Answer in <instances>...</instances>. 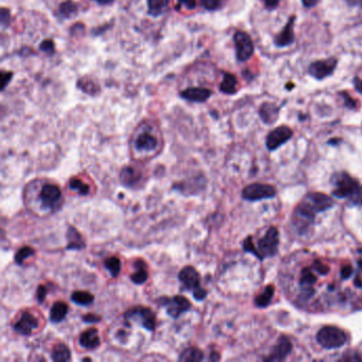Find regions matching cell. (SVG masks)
Segmentation results:
<instances>
[{
    "label": "cell",
    "mask_w": 362,
    "mask_h": 362,
    "mask_svg": "<svg viewBox=\"0 0 362 362\" xmlns=\"http://www.w3.org/2000/svg\"><path fill=\"white\" fill-rule=\"evenodd\" d=\"M333 206V201L323 192L307 194L298 204L292 214V224L299 234H305L310 230L319 212Z\"/></svg>",
    "instance_id": "obj_1"
},
{
    "label": "cell",
    "mask_w": 362,
    "mask_h": 362,
    "mask_svg": "<svg viewBox=\"0 0 362 362\" xmlns=\"http://www.w3.org/2000/svg\"><path fill=\"white\" fill-rule=\"evenodd\" d=\"M348 340L346 331L337 326H324L322 327L317 333V341L319 344L326 348V350H333L343 346Z\"/></svg>",
    "instance_id": "obj_2"
},
{
    "label": "cell",
    "mask_w": 362,
    "mask_h": 362,
    "mask_svg": "<svg viewBox=\"0 0 362 362\" xmlns=\"http://www.w3.org/2000/svg\"><path fill=\"white\" fill-rule=\"evenodd\" d=\"M279 245V233L275 226H271L268 229L263 237H261L257 245L255 246V255L260 260L267 257H272L276 255Z\"/></svg>",
    "instance_id": "obj_3"
},
{
    "label": "cell",
    "mask_w": 362,
    "mask_h": 362,
    "mask_svg": "<svg viewBox=\"0 0 362 362\" xmlns=\"http://www.w3.org/2000/svg\"><path fill=\"white\" fill-rule=\"evenodd\" d=\"M319 274L311 266L304 267L299 277L300 294L299 299L302 302H308L312 299L316 293V286L319 281Z\"/></svg>",
    "instance_id": "obj_4"
},
{
    "label": "cell",
    "mask_w": 362,
    "mask_h": 362,
    "mask_svg": "<svg viewBox=\"0 0 362 362\" xmlns=\"http://www.w3.org/2000/svg\"><path fill=\"white\" fill-rule=\"evenodd\" d=\"M331 182L334 186L332 195L340 199L352 197L360 187L358 181L346 172L333 174Z\"/></svg>",
    "instance_id": "obj_5"
},
{
    "label": "cell",
    "mask_w": 362,
    "mask_h": 362,
    "mask_svg": "<svg viewBox=\"0 0 362 362\" xmlns=\"http://www.w3.org/2000/svg\"><path fill=\"white\" fill-rule=\"evenodd\" d=\"M125 318L128 322H135L140 324L146 329L153 331L156 325L155 315L150 308L147 307H134L125 313Z\"/></svg>",
    "instance_id": "obj_6"
},
{
    "label": "cell",
    "mask_w": 362,
    "mask_h": 362,
    "mask_svg": "<svg viewBox=\"0 0 362 362\" xmlns=\"http://www.w3.org/2000/svg\"><path fill=\"white\" fill-rule=\"evenodd\" d=\"M276 196V190L272 185L254 183L247 186L243 191L244 199L248 201H259L263 199H271Z\"/></svg>",
    "instance_id": "obj_7"
},
{
    "label": "cell",
    "mask_w": 362,
    "mask_h": 362,
    "mask_svg": "<svg viewBox=\"0 0 362 362\" xmlns=\"http://www.w3.org/2000/svg\"><path fill=\"white\" fill-rule=\"evenodd\" d=\"M236 57L238 61L246 62L254 53V44L250 35L244 31H237L234 35Z\"/></svg>",
    "instance_id": "obj_8"
},
{
    "label": "cell",
    "mask_w": 362,
    "mask_h": 362,
    "mask_svg": "<svg viewBox=\"0 0 362 362\" xmlns=\"http://www.w3.org/2000/svg\"><path fill=\"white\" fill-rule=\"evenodd\" d=\"M293 135V132L289 127L280 126L269 133V135L267 136L266 146L268 150L274 151L281 144L287 142Z\"/></svg>",
    "instance_id": "obj_9"
},
{
    "label": "cell",
    "mask_w": 362,
    "mask_h": 362,
    "mask_svg": "<svg viewBox=\"0 0 362 362\" xmlns=\"http://www.w3.org/2000/svg\"><path fill=\"white\" fill-rule=\"evenodd\" d=\"M160 302H162L160 304H163L164 306L167 307L168 315L174 319L179 318L182 313L189 310L191 307L190 302L182 296H177L171 299L163 298L160 300Z\"/></svg>",
    "instance_id": "obj_10"
},
{
    "label": "cell",
    "mask_w": 362,
    "mask_h": 362,
    "mask_svg": "<svg viewBox=\"0 0 362 362\" xmlns=\"http://www.w3.org/2000/svg\"><path fill=\"white\" fill-rule=\"evenodd\" d=\"M291 351H292V343L290 339L286 336H281L277 340L274 347L272 348L270 355L266 357L263 360L268 362L283 361L289 356Z\"/></svg>",
    "instance_id": "obj_11"
},
{
    "label": "cell",
    "mask_w": 362,
    "mask_h": 362,
    "mask_svg": "<svg viewBox=\"0 0 362 362\" xmlns=\"http://www.w3.org/2000/svg\"><path fill=\"white\" fill-rule=\"evenodd\" d=\"M61 197L62 192L59 187L52 184H46L39 192V200H41L42 205L48 209L55 208L59 204Z\"/></svg>",
    "instance_id": "obj_12"
},
{
    "label": "cell",
    "mask_w": 362,
    "mask_h": 362,
    "mask_svg": "<svg viewBox=\"0 0 362 362\" xmlns=\"http://www.w3.org/2000/svg\"><path fill=\"white\" fill-rule=\"evenodd\" d=\"M337 63L338 61L336 59H328V60L313 62L309 66V74L313 78L318 80H322L330 76L333 73V70L336 69Z\"/></svg>",
    "instance_id": "obj_13"
},
{
    "label": "cell",
    "mask_w": 362,
    "mask_h": 362,
    "mask_svg": "<svg viewBox=\"0 0 362 362\" xmlns=\"http://www.w3.org/2000/svg\"><path fill=\"white\" fill-rule=\"evenodd\" d=\"M38 327L37 319L30 312H23L18 322L14 325V330L22 336H29Z\"/></svg>",
    "instance_id": "obj_14"
},
{
    "label": "cell",
    "mask_w": 362,
    "mask_h": 362,
    "mask_svg": "<svg viewBox=\"0 0 362 362\" xmlns=\"http://www.w3.org/2000/svg\"><path fill=\"white\" fill-rule=\"evenodd\" d=\"M179 279L188 290H195L200 287V274L194 267H185L179 274Z\"/></svg>",
    "instance_id": "obj_15"
},
{
    "label": "cell",
    "mask_w": 362,
    "mask_h": 362,
    "mask_svg": "<svg viewBox=\"0 0 362 362\" xmlns=\"http://www.w3.org/2000/svg\"><path fill=\"white\" fill-rule=\"evenodd\" d=\"M211 96V90L203 87L186 88L181 92V97L191 102H205Z\"/></svg>",
    "instance_id": "obj_16"
},
{
    "label": "cell",
    "mask_w": 362,
    "mask_h": 362,
    "mask_svg": "<svg viewBox=\"0 0 362 362\" xmlns=\"http://www.w3.org/2000/svg\"><path fill=\"white\" fill-rule=\"evenodd\" d=\"M158 141L153 134L142 132L135 139V148L138 151H153L156 149Z\"/></svg>",
    "instance_id": "obj_17"
},
{
    "label": "cell",
    "mask_w": 362,
    "mask_h": 362,
    "mask_svg": "<svg viewBox=\"0 0 362 362\" xmlns=\"http://www.w3.org/2000/svg\"><path fill=\"white\" fill-rule=\"evenodd\" d=\"M296 21V16H291L286 23L285 28L283 29L274 39V43L277 47H285L290 45L294 41V33H293V23Z\"/></svg>",
    "instance_id": "obj_18"
},
{
    "label": "cell",
    "mask_w": 362,
    "mask_h": 362,
    "mask_svg": "<svg viewBox=\"0 0 362 362\" xmlns=\"http://www.w3.org/2000/svg\"><path fill=\"white\" fill-rule=\"evenodd\" d=\"M80 344L87 350H93L100 345L99 332L96 328H89L84 331L80 337Z\"/></svg>",
    "instance_id": "obj_19"
},
{
    "label": "cell",
    "mask_w": 362,
    "mask_h": 362,
    "mask_svg": "<svg viewBox=\"0 0 362 362\" xmlns=\"http://www.w3.org/2000/svg\"><path fill=\"white\" fill-rule=\"evenodd\" d=\"M259 116L264 124L272 125L278 117V107L273 103L266 102L260 106Z\"/></svg>",
    "instance_id": "obj_20"
},
{
    "label": "cell",
    "mask_w": 362,
    "mask_h": 362,
    "mask_svg": "<svg viewBox=\"0 0 362 362\" xmlns=\"http://www.w3.org/2000/svg\"><path fill=\"white\" fill-rule=\"evenodd\" d=\"M141 174L131 166H126L120 172V181L128 187H133L140 180Z\"/></svg>",
    "instance_id": "obj_21"
},
{
    "label": "cell",
    "mask_w": 362,
    "mask_h": 362,
    "mask_svg": "<svg viewBox=\"0 0 362 362\" xmlns=\"http://www.w3.org/2000/svg\"><path fill=\"white\" fill-rule=\"evenodd\" d=\"M67 312H68V306L64 302H57L51 307L49 319L52 323H60L65 319Z\"/></svg>",
    "instance_id": "obj_22"
},
{
    "label": "cell",
    "mask_w": 362,
    "mask_h": 362,
    "mask_svg": "<svg viewBox=\"0 0 362 362\" xmlns=\"http://www.w3.org/2000/svg\"><path fill=\"white\" fill-rule=\"evenodd\" d=\"M67 238H68L67 250H82L85 248V243L82 236L73 226H70L68 232H67Z\"/></svg>",
    "instance_id": "obj_23"
},
{
    "label": "cell",
    "mask_w": 362,
    "mask_h": 362,
    "mask_svg": "<svg viewBox=\"0 0 362 362\" xmlns=\"http://www.w3.org/2000/svg\"><path fill=\"white\" fill-rule=\"evenodd\" d=\"M237 78L234 75L227 73L224 75L223 81L220 84V90L224 93H227V95H232L237 90Z\"/></svg>",
    "instance_id": "obj_24"
},
{
    "label": "cell",
    "mask_w": 362,
    "mask_h": 362,
    "mask_svg": "<svg viewBox=\"0 0 362 362\" xmlns=\"http://www.w3.org/2000/svg\"><path fill=\"white\" fill-rule=\"evenodd\" d=\"M274 287L272 285L267 286L264 290L255 298V305L260 308H264L269 305L274 297Z\"/></svg>",
    "instance_id": "obj_25"
},
{
    "label": "cell",
    "mask_w": 362,
    "mask_h": 362,
    "mask_svg": "<svg viewBox=\"0 0 362 362\" xmlns=\"http://www.w3.org/2000/svg\"><path fill=\"white\" fill-rule=\"evenodd\" d=\"M135 268L137 270L135 271V273L132 274V281L137 285L144 284L147 279H148V271L146 270V263L142 260H137L135 262Z\"/></svg>",
    "instance_id": "obj_26"
},
{
    "label": "cell",
    "mask_w": 362,
    "mask_h": 362,
    "mask_svg": "<svg viewBox=\"0 0 362 362\" xmlns=\"http://www.w3.org/2000/svg\"><path fill=\"white\" fill-rule=\"evenodd\" d=\"M168 5L169 0H148L149 14L152 16L162 15Z\"/></svg>",
    "instance_id": "obj_27"
},
{
    "label": "cell",
    "mask_w": 362,
    "mask_h": 362,
    "mask_svg": "<svg viewBox=\"0 0 362 362\" xmlns=\"http://www.w3.org/2000/svg\"><path fill=\"white\" fill-rule=\"evenodd\" d=\"M52 360L57 362H62V361H68L70 360V351L69 348L67 347L65 344H58L52 351Z\"/></svg>",
    "instance_id": "obj_28"
},
{
    "label": "cell",
    "mask_w": 362,
    "mask_h": 362,
    "mask_svg": "<svg viewBox=\"0 0 362 362\" xmlns=\"http://www.w3.org/2000/svg\"><path fill=\"white\" fill-rule=\"evenodd\" d=\"M204 358L203 353L201 352L199 348L197 347H189L186 348V350L181 354L179 357L180 361H202Z\"/></svg>",
    "instance_id": "obj_29"
},
{
    "label": "cell",
    "mask_w": 362,
    "mask_h": 362,
    "mask_svg": "<svg viewBox=\"0 0 362 362\" xmlns=\"http://www.w3.org/2000/svg\"><path fill=\"white\" fill-rule=\"evenodd\" d=\"M71 300L78 305L87 306L93 302L95 298H93L92 294H90L89 292H86V291H75L71 294Z\"/></svg>",
    "instance_id": "obj_30"
},
{
    "label": "cell",
    "mask_w": 362,
    "mask_h": 362,
    "mask_svg": "<svg viewBox=\"0 0 362 362\" xmlns=\"http://www.w3.org/2000/svg\"><path fill=\"white\" fill-rule=\"evenodd\" d=\"M77 11H78V7L73 2V0H65L64 3H62L60 5V8H59L60 15L64 18H69V17L74 16L77 13Z\"/></svg>",
    "instance_id": "obj_31"
},
{
    "label": "cell",
    "mask_w": 362,
    "mask_h": 362,
    "mask_svg": "<svg viewBox=\"0 0 362 362\" xmlns=\"http://www.w3.org/2000/svg\"><path fill=\"white\" fill-rule=\"evenodd\" d=\"M69 187L80 196H87L89 194V186L78 178H73L69 181Z\"/></svg>",
    "instance_id": "obj_32"
},
{
    "label": "cell",
    "mask_w": 362,
    "mask_h": 362,
    "mask_svg": "<svg viewBox=\"0 0 362 362\" xmlns=\"http://www.w3.org/2000/svg\"><path fill=\"white\" fill-rule=\"evenodd\" d=\"M104 267L110 271L112 277H117L120 270H122V261L117 257H110L104 261Z\"/></svg>",
    "instance_id": "obj_33"
},
{
    "label": "cell",
    "mask_w": 362,
    "mask_h": 362,
    "mask_svg": "<svg viewBox=\"0 0 362 362\" xmlns=\"http://www.w3.org/2000/svg\"><path fill=\"white\" fill-rule=\"evenodd\" d=\"M34 250L30 247H22L21 249H19L17 251V253L15 254V256H14V259H15V262L17 264H22L23 261L30 257V256H33L34 255Z\"/></svg>",
    "instance_id": "obj_34"
},
{
    "label": "cell",
    "mask_w": 362,
    "mask_h": 362,
    "mask_svg": "<svg viewBox=\"0 0 362 362\" xmlns=\"http://www.w3.org/2000/svg\"><path fill=\"white\" fill-rule=\"evenodd\" d=\"M354 274V269H353V267L351 264H348V263H345L342 268H341V270H340V276L342 279H350Z\"/></svg>",
    "instance_id": "obj_35"
},
{
    "label": "cell",
    "mask_w": 362,
    "mask_h": 362,
    "mask_svg": "<svg viewBox=\"0 0 362 362\" xmlns=\"http://www.w3.org/2000/svg\"><path fill=\"white\" fill-rule=\"evenodd\" d=\"M350 203L353 205H361L362 206V186H360L358 190L352 196L348 198Z\"/></svg>",
    "instance_id": "obj_36"
},
{
    "label": "cell",
    "mask_w": 362,
    "mask_h": 362,
    "mask_svg": "<svg viewBox=\"0 0 362 362\" xmlns=\"http://www.w3.org/2000/svg\"><path fill=\"white\" fill-rule=\"evenodd\" d=\"M201 4L206 10H216L220 7L221 0H201Z\"/></svg>",
    "instance_id": "obj_37"
},
{
    "label": "cell",
    "mask_w": 362,
    "mask_h": 362,
    "mask_svg": "<svg viewBox=\"0 0 362 362\" xmlns=\"http://www.w3.org/2000/svg\"><path fill=\"white\" fill-rule=\"evenodd\" d=\"M340 360L341 361H362V357L358 353L350 351V352H346Z\"/></svg>",
    "instance_id": "obj_38"
},
{
    "label": "cell",
    "mask_w": 362,
    "mask_h": 362,
    "mask_svg": "<svg viewBox=\"0 0 362 362\" xmlns=\"http://www.w3.org/2000/svg\"><path fill=\"white\" fill-rule=\"evenodd\" d=\"M39 49L50 55V53L55 52V43H53L51 39H46V41H44L41 46H39Z\"/></svg>",
    "instance_id": "obj_39"
},
{
    "label": "cell",
    "mask_w": 362,
    "mask_h": 362,
    "mask_svg": "<svg viewBox=\"0 0 362 362\" xmlns=\"http://www.w3.org/2000/svg\"><path fill=\"white\" fill-rule=\"evenodd\" d=\"M344 98V104L348 109H356L357 107V100H355L354 98H352L351 96H348V93L343 92L341 95Z\"/></svg>",
    "instance_id": "obj_40"
},
{
    "label": "cell",
    "mask_w": 362,
    "mask_h": 362,
    "mask_svg": "<svg viewBox=\"0 0 362 362\" xmlns=\"http://www.w3.org/2000/svg\"><path fill=\"white\" fill-rule=\"evenodd\" d=\"M178 2H179V7H177V9H180L182 6H184L186 9L194 10L197 7L196 0H178Z\"/></svg>",
    "instance_id": "obj_41"
},
{
    "label": "cell",
    "mask_w": 362,
    "mask_h": 362,
    "mask_svg": "<svg viewBox=\"0 0 362 362\" xmlns=\"http://www.w3.org/2000/svg\"><path fill=\"white\" fill-rule=\"evenodd\" d=\"M36 294H37V301H38V303H39V304H43V302H44V301H45V299H46L47 288H46L45 286L41 285V286L38 287Z\"/></svg>",
    "instance_id": "obj_42"
},
{
    "label": "cell",
    "mask_w": 362,
    "mask_h": 362,
    "mask_svg": "<svg viewBox=\"0 0 362 362\" xmlns=\"http://www.w3.org/2000/svg\"><path fill=\"white\" fill-rule=\"evenodd\" d=\"M206 294H207V291L203 288H201V287H198L197 289L194 290V297L196 300L198 301H202L206 298Z\"/></svg>",
    "instance_id": "obj_43"
},
{
    "label": "cell",
    "mask_w": 362,
    "mask_h": 362,
    "mask_svg": "<svg viewBox=\"0 0 362 362\" xmlns=\"http://www.w3.org/2000/svg\"><path fill=\"white\" fill-rule=\"evenodd\" d=\"M10 23V11L6 8L2 9V25L4 28L8 27Z\"/></svg>",
    "instance_id": "obj_44"
},
{
    "label": "cell",
    "mask_w": 362,
    "mask_h": 362,
    "mask_svg": "<svg viewBox=\"0 0 362 362\" xmlns=\"http://www.w3.org/2000/svg\"><path fill=\"white\" fill-rule=\"evenodd\" d=\"M83 320L87 323H93V322H100V317L95 316V315H86L83 317Z\"/></svg>",
    "instance_id": "obj_45"
},
{
    "label": "cell",
    "mask_w": 362,
    "mask_h": 362,
    "mask_svg": "<svg viewBox=\"0 0 362 362\" xmlns=\"http://www.w3.org/2000/svg\"><path fill=\"white\" fill-rule=\"evenodd\" d=\"M279 4V0H264V6L267 9L272 10L276 8Z\"/></svg>",
    "instance_id": "obj_46"
},
{
    "label": "cell",
    "mask_w": 362,
    "mask_h": 362,
    "mask_svg": "<svg viewBox=\"0 0 362 362\" xmlns=\"http://www.w3.org/2000/svg\"><path fill=\"white\" fill-rule=\"evenodd\" d=\"M12 76V73H3V89H5L8 85V82L11 81Z\"/></svg>",
    "instance_id": "obj_47"
},
{
    "label": "cell",
    "mask_w": 362,
    "mask_h": 362,
    "mask_svg": "<svg viewBox=\"0 0 362 362\" xmlns=\"http://www.w3.org/2000/svg\"><path fill=\"white\" fill-rule=\"evenodd\" d=\"M354 84H355V88L357 89V91H359L362 95V80L359 78H355Z\"/></svg>",
    "instance_id": "obj_48"
},
{
    "label": "cell",
    "mask_w": 362,
    "mask_h": 362,
    "mask_svg": "<svg viewBox=\"0 0 362 362\" xmlns=\"http://www.w3.org/2000/svg\"><path fill=\"white\" fill-rule=\"evenodd\" d=\"M302 3L307 8H312L318 4V0H302Z\"/></svg>",
    "instance_id": "obj_49"
},
{
    "label": "cell",
    "mask_w": 362,
    "mask_h": 362,
    "mask_svg": "<svg viewBox=\"0 0 362 362\" xmlns=\"http://www.w3.org/2000/svg\"><path fill=\"white\" fill-rule=\"evenodd\" d=\"M345 2L350 6H353V7L362 5V0H345Z\"/></svg>",
    "instance_id": "obj_50"
},
{
    "label": "cell",
    "mask_w": 362,
    "mask_h": 362,
    "mask_svg": "<svg viewBox=\"0 0 362 362\" xmlns=\"http://www.w3.org/2000/svg\"><path fill=\"white\" fill-rule=\"evenodd\" d=\"M97 2L100 5H110V4H112L114 2V0H97Z\"/></svg>",
    "instance_id": "obj_51"
},
{
    "label": "cell",
    "mask_w": 362,
    "mask_h": 362,
    "mask_svg": "<svg viewBox=\"0 0 362 362\" xmlns=\"http://www.w3.org/2000/svg\"><path fill=\"white\" fill-rule=\"evenodd\" d=\"M358 266H359V269H360V271L362 273V259L358 260Z\"/></svg>",
    "instance_id": "obj_52"
},
{
    "label": "cell",
    "mask_w": 362,
    "mask_h": 362,
    "mask_svg": "<svg viewBox=\"0 0 362 362\" xmlns=\"http://www.w3.org/2000/svg\"><path fill=\"white\" fill-rule=\"evenodd\" d=\"M338 142V139H331L329 140V143H337Z\"/></svg>",
    "instance_id": "obj_53"
}]
</instances>
